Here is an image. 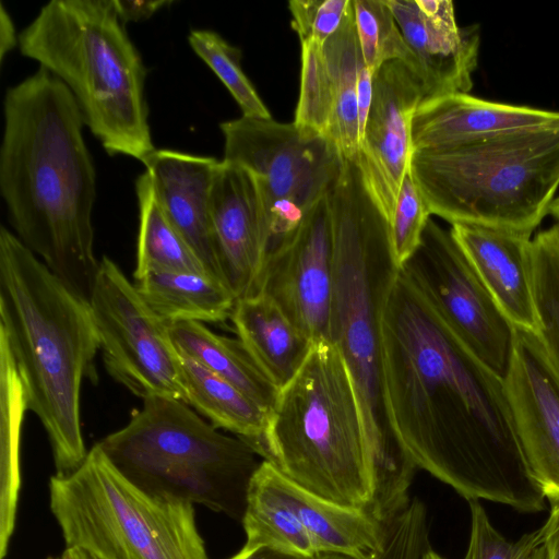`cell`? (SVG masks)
Masks as SVG:
<instances>
[{
    "label": "cell",
    "instance_id": "6da1fadb",
    "mask_svg": "<svg viewBox=\"0 0 559 559\" xmlns=\"http://www.w3.org/2000/svg\"><path fill=\"white\" fill-rule=\"evenodd\" d=\"M382 350L392 426L418 468L467 501L545 509L503 379L464 346L401 267L383 309Z\"/></svg>",
    "mask_w": 559,
    "mask_h": 559
},
{
    "label": "cell",
    "instance_id": "7a4b0ae2",
    "mask_svg": "<svg viewBox=\"0 0 559 559\" xmlns=\"http://www.w3.org/2000/svg\"><path fill=\"white\" fill-rule=\"evenodd\" d=\"M0 192L15 236L90 300L99 261L92 211L96 173L72 93L47 69L7 90Z\"/></svg>",
    "mask_w": 559,
    "mask_h": 559
},
{
    "label": "cell",
    "instance_id": "3957f363",
    "mask_svg": "<svg viewBox=\"0 0 559 559\" xmlns=\"http://www.w3.org/2000/svg\"><path fill=\"white\" fill-rule=\"evenodd\" d=\"M334 283L329 342L350 376L368 442L374 504L395 510L408 502L418 467L399 440L386 404L382 314L400 271L389 223L355 160L344 159L328 192Z\"/></svg>",
    "mask_w": 559,
    "mask_h": 559
},
{
    "label": "cell",
    "instance_id": "277c9868",
    "mask_svg": "<svg viewBox=\"0 0 559 559\" xmlns=\"http://www.w3.org/2000/svg\"><path fill=\"white\" fill-rule=\"evenodd\" d=\"M0 336L12 353L27 408L47 432L56 474L74 472L88 453L81 429L82 382L95 380L99 349L91 308L4 226Z\"/></svg>",
    "mask_w": 559,
    "mask_h": 559
},
{
    "label": "cell",
    "instance_id": "5b68a950",
    "mask_svg": "<svg viewBox=\"0 0 559 559\" xmlns=\"http://www.w3.org/2000/svg\"><path fill=\"white\" fill-rule=\"evenodd\" d=\"M24 57L66 84L109 155L142 162L154 152L146 68L114 0H51L20 33Z\"/></svg>",
    "mask_w": 559,
    "mask_h": 559
},
{
    "label": "cell",
    "instance_id": "8992f818",
    "mask_svg": "<svg viewBox=\"0 0 559 559\" xmlns=\"http://www.w3.org/2000/svg\"><path fill=\"white\" fill-rule=\"evenodd\" d=\"M253 450L302 489L368 513L374 492L368 442L350 376L332 343H314L280 390Z\"/></svg>",
    "mask_w": 559,
    "mask_h": 559
},
{
    "label": "cell",
    "instance_id": "52a82bcc",
    "mask_svg": "<svg viewBox=\"0 0 559 559\" xmlns=\"http://www.w3.org/2000/svg\"><path fill=\"white\" fill-rule=\"evenodd\" d=\"M409 173L430 215L532 235L559 187V126L414 151Z\"/></svg>",
    "mask_w": 559,
    "mask_h": 559
},
{
    "label": "cell",
    "instance_id": "ba28073f",
    "mask_svg": "<svg viewBox=\"0 0 559 559\" xmlns=\"http://www.w3.org/2000/svg\"><path fill=\"white\" fill-rule=\"evenodd\" d=\"M97 444L145 492L239 521L260 465L248 442L219 432L190 405L165 396L144 399L124 427Z\"/></svg>",
    "mask_w": 559,
    "mask_h": 559
},
{
    "label": "cell",
    "instance_id": "9c48e42d",
    "mask_svg": "<svg viewBox=\"0 0 559 559\" xmlns=\"http://www.w3.org/2000/svg\"><path fill=\"white\" fill-rule=\"evenodd\" d=\"M49 500L66 546L97 559H209L193 504L145 492L97 443L74 472L50 477Z\"/></svg>",
    "mask_w": 559,
    "mask_h": 559
},
{
    "label": "cell",
    "instance_id": "30bf717a",
    "mask_svg": "<svg viewBox=\"0 0 559 559\" xmlns=\"http://www.w3.org/2000/svg\"><path fill=\"white\" fill-rule=\"evenodd\" d=\"M219 128L223 159L247 169L259 187L269 254L334 186L344 158L328 138L294 122L241 116L222 122Z\"/></svg>",
    "mask_w": 559,
    "mask_h": 559
},
{
    "label": "cell",
    "instance_id": "8fae6325",
    "mask_svg": "<svg viewBox=\"0 0 559 559\" xmlns=\"http://www.w3.org/2000/svg\"><path fill=\"white\" fill-rule=\"evenodd\" d=\"M88 305L110 377L142 400L165 396L188 404L180 354L168 324L106 255L99 261Z\"/></svg>",
    "mask_w": 559,
    "mask_h": 559
},
{
    "label": "cell",
    "instance_id": "7c38bea8",
    "mask_svg": "<svg viewBox=\"0 0 559 559\" xmlns=\"http://www.w3.org/2000/svg\"><path fill=\"white\" fill-rule=\"evenodd\" d=\"M400 267L464 346L504 379L515 328L484 286L451 230L429 218L419 247Z\"/></svg>",
    "mask_w": 559,
    "mask_h": 559
},
{
    "label": "cell",
    "instance_id": "4fadbf2b",
    "mask_svg": "<svg viewBox=\"0 0 559 559\" xmlns=\"http://www.w3.org/2000/svg\"><path fill=\"white\" fill-rule=\"evenodd\" d=\"M333 283V238L326 193L267 254L258 294L272 300L313 343L329 342Z\"/></svg>",
    "mask_w": 559,
    "mask_h": 559
},
{
    "label": "cell",
    "instance_id": "5bb4252c",
    "mask_svg": "<svg viewBox=\"0 0 559 559\" xmlns=\"http://www.w3.org/2000/svg\"><path fill=\"white\" fill-rule=\"evenodd\" d=\"M423 99L419 78L403 61L385 62L373 76L372 100L355 162L389 224L409 170L412 120Z\"/></svg>",
    "mask_w": 559,
    "mask_h": 559
},
{
    "label": "cell",
    "instance_id": "9a60e30c",
    "mask_svg": "<svg viewBox=\"0 0 559 559\" xmlns=\"http://www.w3.org/2000/svg\"><path fill=\"white\" fill-rule=\"evenodd\" d=\"M503 385L530 472L546 500L559 499V369L535 333L515 329Z\"/></svg>",
    "mask_w": 559,
    "mask_h": 559
},
{
    "label": "cell",
    "instance_id": "2e32d148",
    "mask_svg": "<svg viewBox=\"0 0 559 559\" xmlns=\"http://www.w3.org/2000/svg\"><path fill=\"white\" fill-rule=\"evenodd\" d=\"M210 216L225 284L236 300L257 295L269 238L263 200L247 169L219 162L211 190Z\"/></svg>",
    "mask_w": 559,
    "mask_h": 559
},
{
    "label": "cell",
    "instance_id": "e0dca14e",
    "mask_svg": "<svg viewBox=\"0 0 559 559\" xmlns=\"http://www.w3.org/2000/svg\"><path fill=\"white\" fill-rule=\"evenodd\" d=\"M413 56V71L424 100L468 93L480 46L478 25L460 27L454 7L433 3L420 10L415 0H385Z\"/></svg>",
    "mask_w": 559,
    "mask_h": 559
},
{
    "label": "cell",
    "instance_id": "ac0fdd59",
    "mask_svg": "<svg viewBox=\"0 0 559 559\" xmlns=\"http://www.w3.org/2000/svg\"><path fill=\"white\" fill-rule=\"evenodd\" d=\"M219 162L166 148L155 150L142 160L167 222L193 250L209 275L225 284L210 216L211 190Z\"/></svg>",
    "mask_w": 559,
    "mask_h": 559
},
{
    "label": "cell",
    "instance_id": "d6986e66",
    "mask_svg": "<svg viewBox=\"0 0 559 559\" xmlns=\"http://www.w3.org/2000/svg\"><path fill=\"white\" fill-rule=\"evenodd\" d=\"M556 126L559 111L454 93L420 103L412 120V143L414 151H442Z\"/></svg>",
    "mask_w": 559,
    "mask_h": 559
},
{
    "label": "cell",
    "instance_id": "ffe728a7",
    "mask_svg": "<svg viewBox=\"0 0 559 559\" xmlns=\"http://www.w3.org/2000/svg\"><path fill=\"white\" fill-rule=\"evenodd\" d=\"M450 230L510 323L515 329L536 333L531 276L532 235L469 224H453Z\"/></svg>",
    "mask_w": 559,
    "mask_h": 559
},
{
    "label": "cell",
    "instance_id": "44dd1931",
    "mask_svg": "<svg viewBox=\"0 0 559 559\" xmlns=\"http://www.w3.org/2000/svg\"><path fill=\"white\" fill-rule=\"evenodd\" d=\"M252 479L295 513L318 555L336 552L374 559L383 549L385 524L365 511L333 503L302 489L264 460Z\"/></svg>",
    "mask_w": 559,
    "mask_h": 559
},
{
    "label": "cell",
    "instance_id": "7402d4cb",
    "mask_svg": "<svg viewBox=\"0 0 559 559\" xmlns=\"http://www.w3.org/2000/svg\"><path fill=\"white\" fill-rule=\"evenodd\" d=\"M230 319L238 338L280 390L298 373L314 344L260 294L238 299Z\"/></svg>",
    "mask_w": 559,
    "mask_h": 559
},
{
    "label": "cell",
    "instance_id": "603a6c76",
    "mask_svg": "<svg viewBox=\"0 0 559 559\" xmlns=\"http://www.w3.org/2000/svg\"><path fill=\"white\" fill-rule=\"evenodd\" d=\"M180 355L189 357L228 381L263 409L271 412L280 389L270 380L239 338L214 333L201 322L168 324Z\"/></svg>",
    "mask_w": 559,
    "mask_h": 559
},
{
    "label": "cell",
    "instance_id": "cb8c5ba5",
    "mask_svg": "<svg viewBox=\"0 0 559 559\" xmlns=\"http://www.w3.org/2000/svg\"><path fill=\"white\" fill-rule=\"evenodd\" d=\"M134 285L150 309L167 324L222 322L230 318L237 301L223 282L203 273L152 272Z\"/></svg>",
    "mask_w": 559,
    "mask_h": 559
},
{
    "label": "cell",
    "instance_id": "d4e9b609",
    "mask_svg": "<svg viewBox=\"0 0 559 559\" xmlns=\"http://www.w3.org/2000/svg\"><path fill=\"white\" fill-rule=\"evenodd\" d=\"M188 405L215 428L227 430L252 449L262 440L269 414L235 385L193 359L180 355Z\"/></svg>",
    "mask_w": 559,
    "mask_h": 559
},
{
    "label": "cell",
    "instance_id": "484cf974",
    "mask_svg": "<svg viewBox=\"0 0 559 559\" xmlns=\"http://www.w3.org/2000/svg\"><path fill=\"white\" fill-rule=\"evenodd\" d=\"M322 50L329 70L333 100V116L328 138L344 159L355 160L359 150L357 81L361 55L353 0L342 25L324 43Z\"/></svg>",
    "mask_w": 559,
    "mask_h": 559
},
{
    "label": "cell",
    "instance_id": "4316f807",
    "mask_svg": "<svg viewBox=\"0 0 559 559\" xmlns=\"http://www.w3.org/2000/svg\"><path fill=\"white\" fill-rule=\"evenodd\" d=\"M1 520L0 559L14 530L20 490V437L27 408L24 388L12 353L0 336Z\"/></svg>",
    "mask_w": 559,
    "mask_h": 559
},
{
    "label": "cell",
    "instance_id": "83f0119b",
    "mask_svg": "<svg viewBox=\"0 0 559 559\" xmlns=\"http://www.w3.org/2000/svg\"><path fill=\"white\" fill-rule=\"evenodd\" d=\"M135 193L139 231L134 280L152 272L209 274L193 250L163 215L145 171L136 179Z\"/></svg>",
    "mask_w": 559,
    "mask_h": 559
},
{
    "label": "cell",
    "instance_id": "f1b7e54d",
    "mask_svg": "<svg viewBox=\"0 0 559 559\" xmlns=\"http://www.w3.org/2000/svg\"><path fill=\"white\" fill-rule=\"evenodd\" d=\"M241 522L245 547L266 546L308 559L318 555L295 513L252 478Z\"/></svg>",
    "mask_w": 559,
    "mask_h": 559
},
{
    "label": "cell",
    "instance_id": "f546056e",
    "mask_svg": "<svg viewBox=\"0 0 559 559\" xmlns=\"http://www.w3.org/2000/svg\"><path fill=\"white\" fill-rule=\"evenodd\" d=\"M532 296L536 336L559 369V227L537 233L531 242Z\"/></svg>",
    "mask_w": 559,
    "mask_h": 559
},
{
    "label": "cell",
    "instance_id": "4dcf8cb0",
    "mask_svg": "<svg viewBox=\"0 0 559 559\" xmlns=\"http://www.w3.org/2000/svg\"><path fill=\"white\" fill-rule=\"evenodd\" d=\"M362 62L374 75L388 61L400 60L413 70V56L385 0H353Z\"/></svg>",
    "mask_w": 559,
    "mask_h": 559
},
{
    "label": "cell",
    "instance_id": "1f68e13d",
    "mask_svg": "<svg viewBox=\"0 0 559 559\" xmlns=\"http://www.w3.org/2000/svg\"><path fill=\"white\" fill-rule=\"evenodd\" d=\"M194 52L229 91L242 116L270 119L271 114L241 68V51L211 29H193L188 36Z\"/></svg>",
    "mask_w": 559,
    "mask_h": 559
},
{
    "label": "cell",
    "instance_id": "d6a6232c",
    "mask_svg": "<svg viewBox=\"0 0 559 559\" xmlns=\"http://www.w3.org/2000/svg\"><path fill=\"white\" fill-rule=\"evenodd\" d=\"M332 116L331 82L322 46L304 44L299 97L293 122L307 131L328 138Z\"/></svg>",
    "mask_w": 559,
    "mask_h": 559
},
{
    "label": "cell",
    "instance_id": "836d02e7",
    "mask_svg": "<svg viewBox=\"0 0 559 559\" xmlns=\"http://www.w3.org/2000/svg\"><path fill=\"white\" fill-rule=\"evenodd\" d=\"M471 532L463 559H546L542 528L507 539L490 522L478 500H469Z\"/></svg>",
    "mask_w": 559,
    "mask_h": 559
},
{
    "label": "cell",
    "instance_id": "e575fe53",
    "mask_svg": "<svg viewBox=\"0 0 559 559\" xmlns=\"http://www.w3.org/2000/svg\"><path fill=\"white\" fill-rule=\"evenodd\" d=\"M430 213L408 170L389 224L392 250L401 266L420 245Z\"/></svg>",
    "mask_w": 559,
    "mask_h": 559
},
{
    "label": "cell",
    "instance_id": "d590c367",
    "mask_svg": "<svg viewBox=\"0 0 559 559\" xmlns=\"http://www.w3.org/2000/svg\"><path fill=\"white\" fill-rule=\"evenodd\" d=\"M427 510L414 499L385 524V539L374 559H424L430 550Z\"/></svg>",
    "mask_w": 559,
    "mask_h": 559
},
{
    "label": "cell",
    "instance_id": "8d00e7d4",
    "mask_svg": "<svg viewBox=\"0 0 559 559\" xmlns=\"http://www.w3.org/2000/svg\"><path fill=\"white\" fill-rule=\"evenodd\" d=\"M352 0H292L288 8L292 27L300 45L324 43L342 25Z\"/></svg>",
    "mask_w": 559,
    "mask_h": 559
},
{
    "label": "cell",
    "instance_id": "74e56055",
    "mask_svg": "<svg viewBox=\"0 0 559 559\" xmlns=\"http://www.w3.org/2000/svg\"><path fill=\"white\" fill-rule=\"evenodd\" d=\"M116 10L123 23L142 21L148 19L162 7L171 3L170 1H127L114 0Z\"/></svg>",
    "mask_w": 559,
    "mask_h": 559
},
{
    "label": "cell",
    "instance_id": "f35d334b",
    "mask_svg": "<svg viewBox=\"0 0 559 559\" xmlns=\"http://www.w3.org/2000/svg\"><path fill=\"white\" fill-rule=\"evenodd\" d=\"M373 76L360 59L358 67V81H357V102L359 114V142L365 127V122L370 109L372 94H373Z\"/></svg>",
    "mask_w": 559,
    "mask_h": 559
},
{
    "label": "cell",
    "instance_id": "ab89813d",
    "mask_svg": "<svg viewBox=\"0 0 559 559\" xmlns=\"http://www.w3.org/2000/svg\"><path fill=\"white\" fill-rule=\"evenodd\" d=\"M550 511L540 527L544 537L546 559H559V499L549 500Z\"/></svg>",
    "mask_w": 559,
    "mask_h": 559
},
{
    "label": "cell",
    "instance_id": "60d3db41",
    "mask_svg": "<svg viewBox=\"0 0 559 559\" xmlns=\"http://www.w3.org/2000/svg\"><path fill=\"white\" fill-rule=\"evenodd\" d=\"M0 7V60L2 62L5 53L19 45V36L3 4L1 3Z\"/></svg>",
    "mask_w": 559,
    "mask_h": 559
},
{
    "label": "cell",
    "instance_id": "b9f144b4",
    "mask_svg": "<svg viewBox=\"0 0 559 559\" xmlns=\"http://www.w3.org/2000/svg\"><path fill=\"white\" fill-rule=\"evenodd\" d=\"M228 559H308L300 556L287 554L271 547H242L236 555Z\"/></svg>",
    "mask_w": 559,
    "mask_h": 559
},
{
    "label": "cell",
    "instance_id": "7bdbcfd3",
    "mask_svg": "<svg viewBox=\"0 0 559 559\" xmlns=\"http://www.w3.org/2000/svg\"><path fill=\"white\" fill-rule=\"evenodd\" d=\"M47 559H97L88 551L79 547H66L59 557H48Z\"/></svg>",
    "mask_w": 559,
    "mask_h": 559
},
{
    "label": "cell",
    "instance_id": "ee69618b",
    "mask_svg": "<svg viewBox=\"0 0 559 559\" xmlns=\"http://www.w3.org/2000/svg\"><path fill=\"white\" fill-rule=\"evenodd\" d=\"M548 214L551 215L556 222H557V226L559 227V197L558 198H555L550 205H549V209H548Z\"/></svg>",
    "mask_w": 559,
    "mask_h": 559
},
{
    "label": "cell",
    "instance_id": "f6af8a7d",
    "mask_svg": "<svg viewBox=\"0 0 559 559\" xmlns=\"http://www.w3.org/2000/svg\"><path fill=\"white\" fill-rule=\"evenodd\" d=\"M313 559H356L354 557L336 554V552H322L316 556Z\"/></svg>",
    "mask_w": 559,
    "mask_h": 559
},
{
    "label": "cell",
    "instance_id": "bcb514c9",
    "mask_svg": "<svg viewBox=\"0 0 559 559\" xmlns=\"http://www.w3.org/2000/svg\"><path fill=\"white\" fill-rule=\"evenodd\" d=\"M424 559H443L439 554L432 549L428 550Z\"/></svg>",
    "mask_w": 559,
    "mask_h": 559
}]
</instances>
